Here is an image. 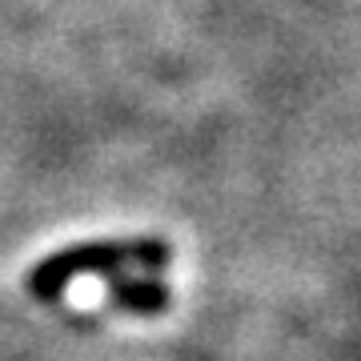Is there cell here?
I'll use <instances>...</instances> for the list:
<instances>
[{"label": "cell", "mask_w": 361, "mask_h": 361, "mask_svg": "<svg viewBox=\"0 0 361 361\" xmlns=\"http://www.w3.org/2000/svg\"><path fill=\"white\" fill-rule=\"evenodd\" d=\"M104 305L133 317H157L169 310V289L161 281H113Z\"/></svg>", "instance_id": "cell-2"}, {"label": "cell", "mask_w": 361, "mask_h": 361, "mask_svg": "<svg viewBox=\"0 0 361 361\" xmlns=\"http://www.w3.org/2000/svg\"><path fill=\"white\" fill-rule=\"evenodd\" d=\"M173 265V245L165 237H109V241H80V245H65L40 257L32 269L25 273V293L32 301H61L65 289L80 277H121L129 269L145 273H165Z\"/></svg>", "instance_id": "cell-1"}]
</instances>
